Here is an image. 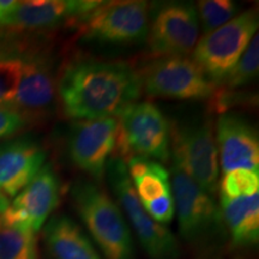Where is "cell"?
Here are the masks:
<instances>
[{
    "mask_svg": "<svg viewBox=\"0 0 259 259\" xmlns=\"http://www.w3.org/2000/svg\"><path fill=\"white\" fill-rule=\"evenodd\" d=\"M57 90L67 118L93 120L115 118L137 102L142 82L139 72L124 61L79 59L63 70Z\"/></svg>",
    "mask_w": 259,
    "mask_h": 259,
    "instance_id": "1",
    "label": "cell"
},
{
    "mask_svg": "<svg viewBox=\"0 0 259 259\" xmlns=\"http://www.w3.org/2000/svg\"><path fill=\"white\" fill-rule=\"evenodd\" d=\"M74 209L106 259H135L132 232L119 205L88 180L71 190Z\"/></svg>",
    "mask_w": 259,
    "mask_h": 259,
    "instance_id": "2",
    "label": "cell"
},
{
    "mask_svg": "<svg viewBox=\"0 0 259 259\" xmlns=\"http://www.w3.org/2000/svg\"><path fill=\"white\" fill-rule=\"evenodd\" d=\"M170 185L181 238L197 252L220 247L228 234L215 197L200 189L174 163Z\"/></svg>",
    "mask_w": 259,
    "mask_h": 259,
    "instance_id": "3",
    "label": "cell"
},
{
    "mask_svg": "<svg viewBox=\"0 0 259 259\" xmlns=\"http://www.w3.org/2000/svg\"><path fill=\"white\" fill-rule=\"evenodd\" d=\"M115 156L127 161L138 156L157 162L170 157V124L156 105L135 102L115 116Z\"/></svg>",
    "mask_w": 259,
    "mask_h": 259,
    "instance_id": "4",
    "label": "cell"
},
{
    "mask_svg": "<svg viewBox=\"0 0 259 259\" xmlns=\"http://www.w3.org/2000/svg\"><path fill=\"white\" fill-rule=\"evenodd\" d=\"M173 163L205 192L219 189V154L215 132L209 118H193L170 127Z\"/></svg>",
    "mask_w": 259,
    "mask_h": 259,
    "instance_id": "5",
    "label": "cell"
},
{
    "mask_svg": "<svg viewBox=\"0 0 259 259\" xmlns=\"http://www.w3.org/2000/svg\"><path fill=\"white\" fill-rule=\"evenodd\" d=\"M109 185L126 221L131 225L139 244L150 259H180L179 242L169 229L150 218L143 209L130 179L122 158H109L106 168Z\"/></svg>",
    "mask_w": 259,
    "mask_h": 259,
    "instance_id": "6",
    "label": "cell"
},
{
    "mask_svg": "<svg viewBox=\"0 0 259 259\" xmlns=\"http://www.w3.org/2000/svg\"><path fill=\"white\" fill-rule=\"evenodd\" d=\"M258 24L257 10L242 12L198 40L191 59L216 87L221 85L257 35Z\"/></svg>",
    "mask_w": 259,
    "mask_h": 259,
    "instance_id": "7",
    "label": "cell"
},
{
    "mask_svg": "<svg viewBox=\"0 0 259 259\" xmlns=\"http://www.w3.org/2000/svg\"><path fill=\"white\" fill-rule=\"evenodd\" d=\"M80 35L87 40L109 45H130L147 40L149 4L142 0L101 2L77 18Z\"/></svg>",
    "mask_w": 259,
    "mask_h": 259,
    "instance_id": "8",
    "label": "cell"
},
{
    "mask_svg": "<svg viewBox=\"0 0 259 259\" xmlns=\"http://www.w3.org/2000/svg\"><path fill=\"white\" fill-rule=\"evenodd\" d=\"M142 90L154 97L174 100H208L216 85L191 58L162 57L150 61L139 73Z\"/></svg>",
    "mask_w": 259,
    "mask_h": 259,
    "instance_id": "9",
    "label": "cell"
},
{
    "mask_svg": "<svg viewBox=\"0 0 259 259\" xmlns=\"http://www.w3.org/2000/svg\"><path fill=\"white\" fill-rule=\"evenodd\" d=\"M198 36L199 19L192 3L168 2L155 8L147 35L153 56L187 57L198 42Z\"/></svg>",
    "mask_w": 259,
    "mask_h": 259,
    "instance_id": "10",
    "label": "cell"
},
{
    "mask_svg": "<svg viewBox=\"0 0 259 259\" xmlns=\"http://www.w3.org/2000/svg\"><path fill=\"white\" fill-rule=\"evenodd\" d=\"M116 141V119L76 121L71 127L67 151L72 163L95 180L105 177Z\"/></svg>",
    "mask_w": 259,
    "mask_h": 259,
    "instance_id": "11",
    "label": "cell"
},
{
    "mask_svg": "<svg viewBox=\"0 0 259 259\" xmlns=\"http://www.w3.org/2000/svg\"><path fill=\"white\" fill-rule=\"evenodd\" d=\"M59 198V177L51 164H46L0 212V219L36 233L57 208Z\"/></svg>",
    "mask_w": 259,
    "mask_h": 259,
    "instance_id": "12",
    "label": "cell"
},
{
    "mask_svg": "<svg viewBox=\"0 0 259 259\" xmlns=\"http://www.w3.org/2000/svg\"><path fill=\"white\" fill-rule=\"evenodd\" d=\"M46 151L30 137L0 143V212L45 166Z\"/></svg>",
    "mask_w": 259,
    "mask_h": 259,
    "instance_id": "13",
    "label": "cell"
},
{
    "mask_svg": "<svg viewBox=\"0 0 259 259\" xmlns=\"http://www.w3.org/2000/svg\"><path fill=\"white\" fill-rule=\"evenodd\" d=\"M216 147L223 173L239 168L259 171V137L244 116L223 112L216 124Z\"/></svg>",
    "mask_w": 259,
    "mask_h": 259,
    "instance_id": "14",
    "label": "cell"
},
{
    "mask_svg": "<svg viewBox=\"0 0 259 259\" xmlns=\"http://www.w3.org/2000/svg\"><path fill=\"white\" fill-rule=\"evenodd\" d=\"M101 2L92 0H31L16 2L14 8L0 21V27L19 30L52 28L69 18H79Z\"/></svg>",
    "mask_w": 259,
    "mask_h": 259,
    "instance_id": "15",
    "label": "cell"
},
{
    "mask_svg": "<svg viewBox=\"0 0 259 259\" xmlns=\"http://www.w3.org/2000/svg\"><path fill=\"white\" fill-rule=\"evenodd\" d=\"M56 95V82L51 64L41 57L24 59L23 73L10 109L27 120L41 118L52 109Z\"/></svg>",
    "mask_w": 259,
    "mask_h": 259,
    "instance_id": "16",
    "label": "cell"
},
{
    "mask_svg": "<svg viewBox=\"0 0 259 259\" xmlns=\"http://www.w3.org/2000/svg\"><path fill=\"white\" fill-rule=\"evenodd\" d=\"M44 235L52 259H102L89 236L67 216L52 218Z\"/></svg>",
    "mask_w": 259,
    "mask_h": 259,
    "instance_id": "17",
    "label": "cell"
},
{
    "mask_svg": "<svg viewBox=\"0 0 259 259\" xmlns=\"http://www.w3.org/2000/svg\"><path fill=\"white\" fill-rule=\"evenodd\" d=\"M223 223L233 246L248 247L259 240V193L228 199L220 197Z\"/></svg>",
    "mask_w": 259,
    "mask_h": 259,
    "instance_id": "18",
    "label": "cell"
},
{
    "mask_svg": "<svg viewBox=\"0 0 259 259\" xmlns=\"http://www.w3.org/2000/svg\"><path fill=\"white\" fill-rule=\"evenodd\" d=\"M125 163L135 192L142 205L170 196V173L160 162L135 156L125 161Z\"/></svg>",
    "mask_w": 259,
    "mask_h": 259,
    "instance_id": "19",
    "label": "cell"
},
{
    "mask_svg": "<svg viewBox=\"0 0 259 259\" xmlns=\"http://www.w3.org/2000/svg\"><path fill=\"white\" fill-rule=\"evenodd\" d=\"M0 259H38L36 233L0 219Z\"/></svg>",
    "mask_w": 259,
    "mask_h": 259,
    "instance_id": "20",
    "label": "cell"
},
{
    "mask_svg": "<svg viewBox=\"0 0 259 259\" xmlns=\"http://www.w3.org/2000/svg\"><path fill=\"white\" fill-rule=\"evenodd\" d=\"M259 69V37L252 38L240 59L235 64L228 76L221 83L226 89H236L251 83L258 76Z\"/></svg>",
    "mask_w": 259,
    "mask_h": 259,
    "instance_id": "21",
    "label": "cell"
},
{
    "mask_svg": "<svg viewBox=\"0 0 259 259\" xmlns=\"http://www.w3.org/2000/svg\"><path fill=\"white\" fill-rule=\"evenodd\" d=\"M219 186L220 197L228 199L251 197L259 193V171L244 168L227 171Z\"/></svg>",
    "mask_w": 259,
    "mask_h": 259,
    "instance_id": "22",
    "label": "cell"
},
{
    "mask_svg": "<svg viewBox=\"0 0 259 259\" xmlns=\"http://www.w3.org/2000/svg\"><path fill=\"white\" fill-rule=\"evenodd\" d=\"M196 8L204 35L228 23L239 11L238 4L232 0H202Z\"/></svg>",
    "mask_w": 259,
    "mask_h": 259,
    "instance_id": "23",
    "label": "cell"
},
{
    "mask_svg": "<svg viewBox=\"0 0 259 259\" xmlns=\"http://www.w3.org/2000/svg\"><path fill=\"white\" fill-rule=\"evenodd\" d=\"M24 59L16 54L0 53V107L10 108L17 93Z\"/></svg>",
    "mask_w": 259,
    "mask_h": 259,
    "instance_id": "24",
    "label": "cell"
},
{
    "mask_svg": "<svg viewBox=\"0 0 259 259\" xmlns=\"http://www.w3.org/2000/svg\"><path fill=\"white\" fill-rule=\"evenodd\" d=\"M25 124V119L17 112L0 107V138L15 135Z\"/></svg>",
    "mask_w": 259,
    "mask_h": 259,
    "instance_id": "25",
    "label": "cell"
},
{
    "mask_svg": "<svg viewBox=\"0 0 259 259\" xmlns=\"http://www.w3.org/2000/svg\"><path fill=\"white\" fill-rule=\"evenodd\" d=\"M15 4L16 2L14 0H0V21L11 11Z\"/></svg>",
    "mask_w": 259,
    "mask_h": 259,
    "instance_id": "26",
    "label": "cell"
}]
</instances>
